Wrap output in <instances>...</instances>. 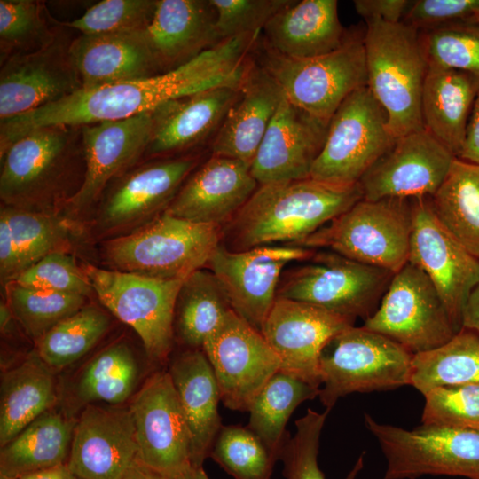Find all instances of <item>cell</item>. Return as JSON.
<instances>
[{"label": "cell", "instance_id": "1", "mask_svg": "<svg viewBox=\"0 0 479 479\" xmlns=\"http://www.w3.org/2000/svg\"><path fill=\"white\" fill-rule=\"evenodd\" d=\"M250 43L243 36L224 40L185 64L153 76L80 89L32 112L1 121L0 153L25 133L44 126L81 127L120 121L184 96L216 87L239 88L248 66Z\"/></svg>", "mask_w": 479, "mask_h": 479}, {"label": "cell", "instance_id": "43", "mask_svg": "<svg viewBox=\"0 0 479 479\" xmlns=\"http://www.w3.org/2000/svg\"><path fill=\"white\" fill-rule=\"evenodd\" d=\"M1 215L6 218L11 231L17 276L49 254L61 251L66 230L53 216L12 206L2 208Z\"/></svg>", "mask_w": 479, "mask_h": 479}, {"label": "cell", "instance_id": "39", "mask_svg": "<svg viewBox=\"0 0 479 479\" xmlns=\"http://www.w3.org/2000/svg\"><path fill=\"white\" fill-rule=\"evenodd\" d=\"M479 383V333L462 327L444 345L414 354L411 384L422 395L447 385Z\"/></svg>", "mask_w": 479, "mask_h": 479}, {"label": "cell", "instance_id": "10", "mask_svg": "<svg viewBox=\"0 0 479 479\" xmlns=\"http://www.w3.org/2000/svg\"><path fill=\"white\" fill-rule=\"evenodd\" d=\"M387 460L383 479L422 475L479 479V429L421 425L407 430L365 414Z\"/></svg>", "mask_w": 479, "mask_h": 479}, {"label": "cell", "instance_id": "36", "mask_svg": "<svg viewBox=\"0 0 479 479\" xmlns=\"http://www.w3.org/2000/svg\"><path fill=\"white\" fill-rule=\"evenodd\" d=\"M232 310L210 271L198 270L189 275L179 290L174 316V334L189 349H202Z\"/></svg>", "mask_w": 479, "mask_h": 479}, {"label": "cell", "instance_id": "58", "mask_svg": "<svg viewBox=\"0 0 479 479\" xmlns=\"http://www.w3.org/2000/svg\"><path fill=\"white\" fill-rule=\"evenodd\" d=\"M177 479H209L203 467H191Z\"/></svg>", "mask_w": 479, "mask_h": 479}, {"label": "cell", "instance_id": "37", "mask_svg": "<svg viewBox=\"0 0 479 479\" xmlns=\"http://www.w3.org/2000/svg\"><path fill=\"white\" fill-rule=\"evenodd\" d=\"M430 199L440 222L479 258V165L455 158Z\"/></svg>", "mask_w": 479, "mask_h": 479}, {"label": "cell", "instance_id": "12", "mask_svg": "<svg viewBox=\"0 0 479 479\" xmlns=\"http://www.w3.org/2000/svg\"><path fill=\"white\" fill-rule=\"evenodd\" d=\"M363 326L413 355L437 349L458 333L430 279L409 262L394 274L379 307Z\"/></svg>", "mask_w": 479, "mask_h": 479}, {"label": "cell", "instance_id": "15", "mask_svg": "<svg viewBox=\"0 0 479 479\" xmlns=\"http://www.w3.org/2000/svg\"><path fill=\"white\" fill-rule=\"evenodd\" d=\"M202 349L214 371L221 401L232 411L248 412L256 395L281 366L262 333L232 310Z\"/></svg>", "mask_w": 479, "mask_h": 479}, {"label": "cell", "instance_id": "54", "mask_svg": "<svg viewBox=\"0 0 479 479\" xmlns=\"http://www.w3.org/2000/svg\"><path fill=\"white\" fill-rule=\"evenodd\" d=\"M459 160L479 165V90L468 118Z\"/></svg>", "mask_w": 479, "mask_h": 479}, {"label": "cell", "instance_id": "50", "mask_svg": "<svg viewBox=\"0 0 479 479\" xmlns=\"http://www.w3.org/2000/svg\"><path fill=\"white\" fill-rule=\"evenodd\" d=\"M291 0H209L216 15L220 42L262 33L269 20Z\"/></svg>", "mask_w": 479, "mask_h": 479}, {"label": "cell", "instance_id": "28", "mask_svg": "<svg viewBox=\"0 0 479 479\" xmlns=\"http://www.w3.org/2000/svg\"><path fill=\"white\" fill-rule=\"evenodd\" d=\"M145 371L127 343H111L90 357L61 387L59 385V408L76 417L89 404H125L143 384Z\"/></svg>", "mask_w": 479, "mask_h": 479}, {"label": "cell", "instance_id": "24", "mask_svg": "<svg viewBox=\"0 0 479 479\" xmlns=\"http://www.w3.org/2000/svg\"><path fill=\"white\" fill-rule=\"evenodd\" d=\"M198 162V156L167 158L126 174L106 198L101 226L121 230L151 221L168 208Z\"/></svg>", "mask_w": 479, "mask_h": 479}, {"label": "cell", "instance_id": "18", "mask_svg": "<svg viewBox=\"0 0 479 479\" xmlns=\"http://www.w3.org/2000/svg\"><path fill=\"white\" fill-rule=\"evenodd\" d=\"M354 323L310 303L277 296L261 333L279 356L280 371L320 388L322 349Z\"/></svg>", "mask_w": 479, "mask_h": 479}, {"label": "cell", "instance_id": "14", "mask_svg": "<svg viewBox=\"0 0 479 479\" xmlns=\"http://www.w3.org/2000/svg\"><path fill=\"white\" fill-rule=\"evenodd\" d=\"M315 252L293 245H267L233 252L220 243L207 267L232 310L261 332L277 298L283 269L292 262L309 259Z\"/></svg>", "mask_w": 479, "mask_h": 479}, {"label": "cell", "instance_id": "31", "mask_svg": "<svg viewBox=\"0 0 479 479\" xmlns=\"http://www.w3.org/2000/svg\"><path fill=\"white\" fill-rule=\"evenodd\" d=\"M262 33L265 47L294 59L330 53L341 47L349 34L340 21L336 0H291Z\"/></svg>", "mask_w": 479, "mask_h": 479}, {"label": "cell", "instance_id": "7", "mask_svg": "<svg viewBox=\"0 0 479 479\" xmlns=\"http://www.w3.org/2000/svg\"><path fill=\"white\" fill-rule=\"evenodd\" d=\"M412 357L413 354L387 336L363 326H350L321 351L320 401L331 410L340 397L350 393L410 385Z\"/></svg>", "mask_w": 479, "mask_h": 479}, {"label": "cell", "instance_id": "42", "mask_svg": "<svg viewBox=\"0 0 479 479\" xmlns=\"http://www.w3.org/2000/svg\"><path fill=\"white\" fill-rule=\"evenodd\" d=\"M234 479H271L277 455L249 428L223 425L209 455Z\"/></svg>", "mask_w": 479, "mask_h": 479}, {"label": "cell", "instance_id": "6", "mask_svg": "<svg viewBox=\"0 0 479 479\" xmlns=\"http://www.w3.org/2000/svg\"><path fill=\"white\" fill-rule=\"evenodd\" d=\"M255 51L256 61L276 80L292 104L326 122L351 93L367 86L361 32H349L341 47L310 59L287 58L259 42Z\"/></svg>", "mask_w": 479, "mask_h": 479}, {"label": "cell", "instance_id": "40", "mask_svg": "<svg viewBox=\"0 0 479 479\" xmlns=\"http://www.w3.org/2000/svg\"><path fill=\"white\" fill-rule=\"evenodd\" d=\"M110 326L107 314L85 305L64 318L35 342V352L54 372L83 357Z\"/></svg>", "mask_w": 479, "mask_h": 479}, {"label": "cell", "instance_id": "59", "mask_svg": "<svg viewBox=\"0 0 479 479\" xmlns=\"http://www.w3.org/2000/svg\"><path fill=\"white\" fill-rule=\"evenodd\" d=\"M0 479H19V478L10 477V476H5V475H0Z\"/></svg>", "mask_w": 479, "mask_h": 479}, {"label": "cell", "instance_id": "45", "mask_svg": "<svg viewBox=\"0 0 479 479\" xmlns=\"http://www.w3.org/2000/svg\"><path fill=\"white\" fill-rule=\"evenodd\" d=\"M329 412L326 409L318 412L310 408L295 421V434L287 438L279 454L286 479H326L318 455L321 431ZM364 456L362 452L345 479L357 478L364 467Z\"/></svg>", "mask_w": 479, "mask_h": 479}, {"label": "cell", "instance_id": "49", "mask_svg": "<svg viewBox=\"0 0 479 479\" xmlns=\"http://www.w3.org/2000/svg\"><path fill=\"white\" fill-rule=\"evenodd\" d=\"M11 281L23 287L85 297L93 290L82 268H79L75 259L62 251L49 254Z\"/></svg>", "mask_w": 479, "mask_h": 479}, {"label": "cell", "instance_id": "26", "mask_svg": "<svg viewBox=\"0 0 479 479\" xmlns=\"http://www.w3.org/2000/svg\"><path fill=\"white\" fill-rule=\"evenodd\" d=\"M284 96L276 80L253 59L235 101L212 138L211 155L234 159L251 167Z\"/></svg>", "mask_w": 479, "mask_h": 479}, {"label": "cell", "instance_id": "2", "mask_svg": "<svg viewBox=\"0 0 479 479\" xmlns=\"http://www.w3.org/2000/svg\"><path fill=\"white\" fill-rule=\"evenodd\" d=\"M362 199L358 183L309 177L259 185L222 227L221 244L233 252L273 243L296 246Z\"/></svg>", "mask_w": 479, "mask_h": 479}, {"label": "cell", "instance_id": "22", "mask_svg": "<svg viewBox=\"0 0 479 479\" xmlns=\"http://www.w3.org/2000/svg\"><path fill=\"white\" fill-rule=\"evenodd\" d=\"M328 125L284 96L253 160L252 176L259 185L309 178Z\"/></svg>", "mask_w": 479, "mask_h": 479}, {"label": "cell", "instance_id": "16", "mask_svg": "<svg viewBox=\"0 0 479 479\" xmlns=\"http://www.w3.org/2000/svg\"><path fill=\"white\" fill-rule=\"evenodd\" d=\"M412 201L413 220L408 262L430 279L459 332L466 302L479 280V258L440 222L429 196L412 198Z\"/></svg>", "mask_w": 479, "mask_h": 479}, {"label": "cell", "instance_id": "25", "mask_svg": "<svg viewBox=\"0 0 479 479\" xmlns=\"http://www.w3.org/2000/svg\"><path fill=\"white\" fill-rule=\"evenodd\" d=\"M258 185L247 164L211 155L191 173L166 211L187 221L223 227Z\"/></svg>", "mask_w": 479, "mask_h": 479}, {"label": "cell", "instance_id": "8", "mask_svg": "<svg viewBox=\"0 0 479 479\" xmlns=\"http://www.w3.org/2000/svg\"><path fill=\"white\" fill-rule=\"evenodd\" d=\"M306 261L283 273L277 296L310 303L354 322L375 312L395 274L326 249Z\"/></svg>", "mask_w": 479, "mask_h": 479}, {"label": "cell", "instance_id": "56", "mask_svg": "<svg viewBox=\"0 0 479 479\" xmlns=\"http://www.w3.org/2000/svg\"><path fill=\"white\" fill-rule=\"evenodd\" d=\"M19 479H78L67 464L26 474Z\"/></svg>", "mask_w": 479, "mask_h": 479}, {"label": "cell", "instance_id": "29", "mask_svg": "<svg viewBox=\"0 0 479 479\" xmlns=\"http://www.w3.org/2000/svg\"><path fill=\"white\" fill-rule=\"evenodd\" d=\"M239 90L216 87L158 106L151 112L152 134L146 153L167 155L187 150L210 136L213 138Z\"/></svg>", "mask_w": 479, "mask_h": 479}, {"label": "cell", "instance_id": "30", "mask_svg": "<svg viewBox=\"0 0 479 479\" xmlns=\"http://www.w3.org/2000/svg\"><path fill=\"white\" fill-rule=\"evenodd\" d=\"M82 89L161 74L143 31L81 35L68 45Z\"/></svg>", "mask_w": 479, "mask_h": 479}, {"label": "cell", "instance_id": "4", "mask_svg": "<svg viewBox=\"0 0 479 479\" xmlns=\"http://www.w3.org/2000/svg\"><path fill=\"white\" fill-rule=\"evenodd\" d=\"M367 87L388 116L395 138L423 129L421 96L428 63L418 30L402 22L366 25Z\"/></svg>", "mask_w": 479, "mask_h": 479}, {"label": "cell", "instance_id": "33", "mask_svg": "<svg viewBox=\"0 0 479 479\" xmlns=\"http://www.w3.org/2000/svg\"><path fill=\"white\" fill-rule=\"evenodd\" d=\"M479 90V75L428 67L421 96L423 129L457 158Z\"/></svg>", "mask_w": 479, "mask_h": 479}, {"label": "cell", "instance_id": "41", "mask_svg": "<svg viewBox=\"0 0 479 479\" xmlns=\"http://www.w3.org/2000/svg\"><path fill=\"white\" fill-rule=\"evenodd\" d=\"M6 302L26 334L36 342L64 318L85 306L86 297L20 286L5 284Z\"/></svg>", "mask_w": 479, "mask_h": 479}, {"label": "cell", "instance_id": "23", "mask_svg": "<svg viewBox=\"0 0 479 479\" xmlns=\"http://www.w3.org/2000/svg\"><path fill=\"white\" fill-rule=\"evenodd\" d=\"M85 161L82 182L67 203L73 210L90 206L107 184L147 151L152 134V115L144 113L120 121L80 127Z\"/></svg>", "mask_w": 479, "mask_h": 479}, {"label": "cell", "instance_id": "57", "mask_svg": "<svg viewBox=\"0 0 479 479\" xmlns=\"http://www.w3.org/2000/svg\"><path fill=\"white\" fill-rule=\"evenodd\" d=\"M122 479H172L140 463L137 459L131 465Z\"/></svg>", "mask_w": 479, "mask_h": 479}, {"label": "cell", "instance_id": "52", "mask_svg": "<svg viewBox=\"0 0 479 479\" xmlns=\"http://www.w3.org/2000/svg\"><path fill=\"white\" fill-rule=\"evenodd\" d=\"M411 1L407 0H355L357 12L366 25L373 23L402 22Z\"/></svg>", "mask_w": 479, "mask_h": 479}, {"label": "cell", "instance_id": "17", "mask_svg": "<svg viewBox=\"0 0 479 479\" xmlns=\"http://www.w3.org/2000/svg\"><path fill=\"white\" fill-rule=\"evenodd\" d=\"M79 127L51 125L32 130L1 153L0 196L22 208L43 199L69 161Z\"/></svg>", "mask_w": 479, "mask_h": 479}, {"label": "cell", "instance_id": "47", "mask_svg": "<svg viewBox=\"0 0 479 479\" xmlns=\"http://www.w3.org/2000/svg\"><path fill=\"white\" fill-rule=\"evenodd\" d=\"M156 3L157 0H103L65 25L82 35L143 31L153 19Z\"/></svg>", "mask_w": 479, "mask_h": 479}, {"label": "cell", "instance_id": "3", "mask_svg": "<svg viewBox=\"0 0 479 479\" xmlns=\"http://www.w3.org/2000/svg\"><path fill=\"white\" fill-rule=\"evenodd\" d=\"M222 227L194 223L164 211L103 247L112 270L160 279H185L206 267L220 245Z\"/></svg>", "mask_w": 479, "mask_h": 479}, {"label": "cell", "instance_id": "13", "mask_svg": "<svg viewBox=\"0 0 479 479\" xmlns=\"http://www.w3.org/2000/svg\"><path fill=\"white\" fill-rule=\"evenodd\" d=\"M129 406L140 463L172 479L192 467V436L168 370L150 373Z\"/></svg>", "mask_w": 479, "mask_h": 479}, {"label": "cell", "instance_id": "21", "mask_svg": "<svg viewBox=\"0 0 479 479\" xmlns=\"http://www.w3.org/2000/svg\"><path fill=\"white\" fill-rule=\"evenodd\" d=\"M82 89L68 46L54 39L44 47L8 57L0 72V119L55 103Z\"/></svg>", "mask_w": 479, "mask_h": 479}, {"label": "cell", "instance_id": "11", "mask_svg": "<svg viewBox=\"0 0 479 479\" xmlns=\"http://www.w3.org/2000/svg\"><path fill=\"white\" fill-rule=\"evenodd\" d=\"M395 140L382 106L367 86L359 88L330 119L310 177L337 185L357 184Z\"/></svg>", "mask_w": 479, "mask_h": 479}, {"label": "cell", "instance_id": "55", "mask_svg": "<svg viewBox=\"0 0 479 479\" xmlns=\"http://www.w3.org/2000/svg\"><path fill=\"white\" fill-rule=\"evenodd\" d=\"M462 327L479 333V280L466 302L462 315Z\"/></svg>", "mask_w": 479, "mask_h": 479}, {"label": "cell", "instance_id": "44", "mask_svg": "<svg viewBox=\"0 0 479 479\" xmlns=\"http://www.w3.org/2000/svg\"><path fill=\"white\" fill-rule=\"evenodd\" d=\"M418 33L428 67L479 75V22L452 23Z\"/></svg>", "mask_w": 479, "mask_h": 479}, {"label": "cell", "instance_id": "48", "mask_svg": "<svg viewBox=\"0 0 479 479\" xmlns=\"http://www.w3.org/2000/svg\"><path fill=\"white\" fill-rule=\"evenodd\" d=\"M423 396V425L479 429V383L436 387Z\"/></svg>", "mask_w": 479, "mask_h": 479}, {"label": "cell", "instance_id": "32", "mask_svg": "<svg viewBox=\"0 0 479 479\" xmlns=\"http://www.w3.org/2000/svg\"><path fill=\"white\" fill-rule=\"evenodd\" d=\"M168 371L187 420L192 436V466L203 467L222 428L218 412L219 387L202 349L185 348L172 355Z\"/></svg>", "mask_w": 479, "mask_h": 479}, {"label": "cell", "instance_id": "34", "mask_svg": "<svg viewBox=\"0 0 479 479\" xmlns=\"http://www.w3.org/2000/svg\"><path fill=\"white\" fill-rule=\"evenodd\" d=\"M54 371L35 350L5 368L0 383V447L59 402Z\"/></svg>", "mask_w": 479, "mask_h": 479}, {"label": "cell", "instance_id": "5", "mask_svg": "<svg viewBox=\"0 0 479 479\" xmlns=\"http://www.w3.org/2000/svg\"><path fill=\"white\" fill-rule=\"evenodd\" d=\"M412 220V198L362 199L296 246L396 273L408 263Z\"/></svg>", "mask_w": 479, "mask_h": 479}, {"label": "cell", "instance_id": "9", "mask_svg": "<svg viewBox=\"0 0 479 479\" xmlns=\"http://www.w3.org/2000/svg\"><path fill=\"white\" fill-rule=\"evenodd\" d=\"M100 302L139 336L148 359L169 362L175 340L174 316L183 281L82 267Z\"/></svg>", "mask_w": 479, "mask_h": 479}, {"label": "cell", "instance_id": "53", "mask_svg": "<svg viewBox=\"0 0 479 479\" xmlns=\"http://www.w3.org/2000/svg\"><path fill=\"white\" fill-rule=\"evenodd\" d=\"M0 274L5 284L17 276L14 245L6 218L0 214Z\"/></svg>", "mask_w": 479, "mask_h": 479}, {"label": "cell", "instance_id": "38", "mask_svg": "<svg viewBox=\"0 0 479 479\" xmlns=\"http://www.w3.org/2000/svg\"><path fill=\"white\" fill-rule=\"evenodd\" d=\"M320 388L278 371L253 400L249 428L279 458L289 436L286 425L295 408L319 395Z\"/></svg>", "mask_w": 479, "mask_h": 479}, {"label": "cell", "instance_id": "35", "mask_svg": "<svg viewBox=\"0 0 479 479\" xmlns=\"http://www.w3.org/2000/svg\"><path fill=\"white\" fill-rule=\"evenodd\" d=\"M77 417L56 407L24 428L0 451V475L26 474L67 464Z\"/></svg>", "mask_w": 479, "mask_h": 479}, {"label": "cell", "instance_id": "20", "mask_svg": "<svg viewBox=\"0 0 479 479\" xmlns=\"http://www.w3.org/2000/svg\"><path fill=\"white\" fill-rule=\"evenodd\" d=\"M137 457L129 404H92L81 411L67 462L78 479H122Z\"/></svg>", "mask_w": 479, "mask_h": 479}, {"label": "cell", "instance_id": "19", "mask_svg": "<svg viewBox=\"0 0 479 479\" xmlns=\"http://www.w3.org/2000/svg\"><path fill=\"white\" fill-rule=\"evenodd\" d=\"M455 156L425 129L396 138L358 184L365 200L432 197Z\"/></svg>", "mask_w": 479, "mask_h": 479}, {"label": "cell", "instance_id": "51", "mask_svg": "<svg viewBox=\"0 0 479 479\" xmlns=\"http://www.w3.org/2000/svg\"><path fill=\"white\" fill-rule=\"evenodd\" d=\"M478 18L479 0H417L411 1L402 23L419 31Z\"/></svg>", "mask_w": 479, "mask_h": 479}, {"label": "cell", "instance_id": "46", "mask_svg": "<svg viewBox=\"0 0 479 479\" xmlns=\"http://www.w3.org/2000/svg\"><path fill=\"white\" fill-rule=\"evenodd\" d=\"M46 13L39 2L31 0L0 1L1 53L33 51L51 43L55 37L49 28Z\"/></svg>", "mask_w": 479, "mask_h": 479}, {"label": "cell", "instance_id": "27", "mask_svg": "<svg viewBox=\"0 0 479 479\" xmlns=\"http://www.w3.org/2000/svg\"><path fill=\"white\" fill-rule=\"evenodd\" d=\"M144 34L161 74L220 43L209 0H157Z\"/></svg>", "mask_w": 479, "mask_h": 479}, {"label": "cell", "instance_id": "60", "mask_svg": "<svg viewBox=\"0 0 479 479\" xmlns=\"http://www.w3.org/2000/svg\"><path fill=\"white\" fill-rule=\"evenodd\" d=\"M477 22H479V18H478V20H477Z\"/></svg>", "mask_w": 479, "mask_h": 479}]
</instances>
